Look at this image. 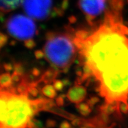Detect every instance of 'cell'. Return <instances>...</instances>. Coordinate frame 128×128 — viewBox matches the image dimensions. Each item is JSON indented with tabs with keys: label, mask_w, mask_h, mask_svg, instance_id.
Instances as JSON below:
<instances>
[{
	"label": "cell",
	"mask_w": 128,
	"mask_h": 128,
	"mask_svg": "<svg viewBox=\"0 0 128 128\" xmlns=\"http://www.w3.org/2000/svg\"><path fill=\"white\" fill-rule=\"evenodd\" d=\"M80 32L74 39L83 58L86 76L98 82L106 103L127 102L128 28L119 12H108L104 23L90 35Z\"/></svg>",
	"instance_id": "obj_1"
},
{
	"label": "cell",
	"mask_w": 128,
	"mask_h": 128,
	"mask_svg": "<svg viewBox=\"0 0 128 128\" xmlns=\"http://www.w3.org/2000/svg\"><path fill=\"white\" fill-rule=\"evenodd\" d=\"M45 100H32L28 94H17L12 88H0V128L33 126L34 115L48 105Z\"/></svg>",
	"instance_id": "obj_2"
},
{
	"label": "cell",
	"mask_w": 128,
	"mask_h": 128,
	"mask_svg": "<svg viewBox=\"0 0 128 128\" xmlns=\"http://www.w3.org/2000/svg\"><path fill=\"white\" fill-rule=\"evenodd\" d=\"M74 40L65 34H53L44 44V56L52 65L59 70H66L74 62L76 56Z\"/></svg>",
	"instance_id": "obj_3"
},
{
	"label": "cell",
	"mask_w": 128,
	"mask_h": 128,
	"mask_svg": "<svg viewBox=\"0 0 128 128\" xmlns=\"http://www.w3.org/2000/svg\"><path fill=\"white\" fill-rule=\"evenodd\" d=\"M32 18L23 15L12 16L7 23L8 32L21 40L32 39L36 33V26Z\"/></svg>",
	"instance_id": "obj_4"
},
{
	"label": "cell",
	"mask_w": 128,
	"mask_h": 128,
	"mask_svg": "<svg viewBox=\"0 0 128 128\" xmlns=\"http://www.w3.org/2000/svg\"><path fill=\"white\" fill-rule=\"evenodd\" d=\"M26 13L32 18L44 20L48 18L53 7V0H23Z\"/></svg>",
	"instance_id": "obj_5"
},
{
	"label": "cell",
	"mask_w": 128,
	"mask_h": 128,
	"mask_svg": "<svg viewBox=\"0 0 128 128\" xmlns=\"http://www.w3.org/2000/svg\"><path fill=\"white\" fill-rule=\"evenodd\" d=\"M79 6L88 20L92 22L104 12L107 0H79Z\"/></svg>",
	"instance_id": "obj_6"
},
{
	"label": "cell",
	"mask_w": 128,
	"mask_h": 128,
	"mask_svg": "<svg viewBox=\"0 0 128 128\" xmlns=\"http://www.w3.org/2000/svg\"><path fill=\"white\" fill-rule=\"evenodd\" d=\"M87 95V90L86 87L80 85H76L69 90L66 97L72 103L78 104L84 102Z\"/></svg>",
	"instance_id": "obj_7"
},
{
	"label": "cell",
	"mask_w": 128,
	"mask_h": 128,
	"mask_svg": "<svg viewBox=\"0 0 128 128\" xmlns=\"http://www.w3.org/2000/svg\"><path fill=\"white\" fill-rule=\"evenodd\" d=\"M23 2V0H0V14L17 8Z\"/></svg>",
	"instance_id": "obj_8"
},
{
	"label": "cell",
	"mask_w": 128,
	"mask_h": 128,
	"mask_svg": "<svg viewBox=\"0 0 128 128\" xmlns=\"http://www.w3.org/2000/svg\"><path fill=\"white\" fill-rule=\"evenodd\" d=\"M14 81L12 75L8 72L3 73L0 75V88L7 89L13 85Z\"/></svg>",
	"instance_id": "obj_9"
},
{
	"label": "cell",
	"mask_w": 128,
	"mask_h": 128,
	"mask_svg": "<svg viewBox=\"0 0 128 128\" xmlns=\"http://www.w3.org/2000/svg\"><path fill=\"white\" fill-rule=\"evenodd\" d=\"M42 92L43 95L50 99L55 98L57 95V90L55 89L54 85L52 86L50 84H48L44 86L42 90Z\"/></svg>",
	"instance_id": "obj_10"
},
{
	"label": "cell",
	"mask_w": 128,
	"mask_h": 128,
	"mask_svg": "<svg viewBox=\"0 0 128 128\" xmlns=\"http://www.w3.org/2000/svg\"><path fill=\"white\" fill-rule=\"evenodd\" d=\"M90 106H91L89 104L83 103L82 102L76 105V108H77L78 111L81 114L84 115V116H87L91 113L92 109H91Z\"/></svg>",
	"instance_id": "obj_11"
},
{
	"label": "cell",
	"mask_w": 128,
	"mask_h": 128,
	"mask_svg": "<svg viewBox=\"0 0 128 128\" xmlns=\"http://www.w3.org/2000/svg\"><path fill=\"white\" fill-rule=\"evenodd\" d=\"M119 111L124 114H128V102H121L119 104Z\"/></svg>",
	"instance_id": "obj_12"
},
{
	"label": "cell",
	"mask_w": 128,
	"mask_h": 128,
	"mask_svg": "<svg viewBox=\"0 0 128 128\" xmlns=\"http://www.w3.org/2000/svg\"><path fill=\"white\" fill-rule=\"evenodd\" d=\"M8 42V37L7 35L0 32V50L7 44Z\"/></svg>",
	"instance_id": "obj_13"
},
{
	"label": "cell",
	"mask_w": 128,
	"mask_h": 128,
	"mask_svg": "<svg viewBox=\"0 0 128 128\" xmlns=\"http://www.w3.org/2000/svg\"><path fill=\"white\" fill-rule=\"evenodd\" d=\"M54 86L57 91H61L64 87V83L60 80H56L54 83Z\"/></svg>",
	"instance_id": "obj_14"
},
{
	"label": "cell",
	"mask_w": 128,
	"mask_h": 128,
	"mask_svg": "<svg viewBox=\"0 0 128 128\" xmlns=\"http://www.w3.org/2000/svg\"><path fill=\"white\" fill-rule=\"evenodd\" d=\"M25 45L27 48L31 49V48H33L34 47L35 43L34 42V41H33V40L30 39L25 41Z\"/></svg>",
	"instance_id": "obj_15"
},
{
	"label": "cell",
	"mask_w": 128,
	"mask_h": 128,
	"mask_svg": "<svg viewBox=\"0 0 128 128\" xmlns=\"http://www.w3.org/2000/svg\"><path fill=\"white\" fill-rule=\"evenodd\" d=\"M36 56L37 57V58L38 59H40V58H42V57L44 56V53L43 51H37L36 52Z\"/></svg>",
	"instance_id": "obj_16"
},
{
	"label": "cell",
	"mask_w": 128,
	"mask_h": 128,
	"mask_svg": "<svg viewBox=\"0 0 128 128\" xmlns=\"http://www.w3.org/2000/svg\"><path fill=\"white\" fill-rule=\"evenodd\" d=\"M65 124V126H64L62 128H68V127H70V124H68V123L67 122H64V123H63V124Z\"/></svg>",
	"instance_id": "obj_17"
},
{
	"label": "cell",
	"mask_w": 128,
	"mask_h": 128,
	"mask_svg": "<svg viewBox=\"0 0 128 128\" xmlns=\"http://www.w3.org/2000/svg\"><path fill=\"white\" fill-rule=\"evenodd\" d=\"M127 102H128V97H127Z\"/></svg>",
	"instance_id": "obj_18"
}]
</instances>
